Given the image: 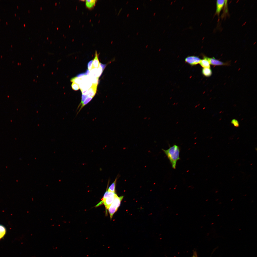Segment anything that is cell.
<instances>
[{"label":"cell","mask_w":257,"mask_h":257,"mask_svg":"<svg viewBox=\"0 0 257 257\" xmlns=\"http://www.w3.org/2000/svg\"><path fill=\"white\" fill-rule=\"evenodd\" d=\"M219 215H217V216H219Z\"/></svg>","instance_id":"cell-32"},{"label":"cell","mask_w":257,"mask_h":257,"mask_svg":"<svg viewBox=\"0 0 257 257\" xmlns=\"http://www.w3.org/2000/svg\"><path fill=\"white\" fill-rule=\"evenodd\" d=\"M129 37V35H128V37Z\"/></svg>","instance_id":"cell-33"},{"label":"cell","mask_w":257,"mask_h":257,"mask_svg":"<svg viewBox=\"0 0 257 257\" xmlns=\"http://www.w3.org/2000/svg\"><path fill=\"white\" fill-rule=\"evenodd\" d=\"M97 1L96 0H85V5L88 9L91 10L95 6Z\"/></svg>","instance_id":"cell-10"},{"label":"cell","mask_w":257,"mask_h":257,"mask_svg":"<svg viewBox=\"0 0 257 257\" xmlns=\"http://www.w3.org/2000/svg\"><path fill=\"white\" fill-rule=\"evenodd\" d=\"M231 123L234 126L236 127H238L239 126L238 121L235 119L232 120L231 121Z\"/></svg>","instance_id":"cell-18"},{"label":"cell","mask_w":257,"mask_h":257,"mask_svg":"<svg viewBox=\"0 0 257 257\" xmlns=\"http://www.w3.org/2000/svg\"><path fill=\"white\" fill-rule=\"evenodd\" d=\"M97 85L92 84L91 87L88 89L87 94L89 96L93 97L97 91Z\"/></svg>","instance_id":"cell-8"},{"label":"cell","mask_w":257,"mask_h":257,"mask_svg":"<svg viewBox=\"0 0 257 257\" xmlns=\"http://www.w3.org/2000/svg\"><path fill=\"white\" fill-rule=\"evenodd\" d=\"M148 45H146V48H147V47H148Z\"/></svg>","instance_id":"cell-26"},{"label":"cell","mask_w":257,"mask_h":257,"mask_svg":"<svg viewBox=\"0 0 257 257\" xmlns=\"http://www.w3.org/2000/svg\"><path fill=\"white\" fill-rule=\"evenodd\" d=\"M162 150L169 160L172 168L175 169L177 162L180 159V150L179 147L175 144L170 147L167 149L165 150L162 149Z\"/></svg>","instance_id":"cell-1"},{"label":"cell","mask_w":257,"mask_h":257,"mask_svg":"<svg viewBox=\"0 0 257 257\" xmlns=\"http://www.w3.org/2000/svg\"><path fill=\"white\" fill-rule=\"evenodd\" d=\"M99 54L96 51L95 56L92 63V69L97 68H99V65L100 63L98 58Z\"/></svg>","instance_id":"cell-9"},{"label":"cell","mask_w":257,"mask_h":257,"mask_svg":"<svg viewBox=\"0 0 257 257\" xmlns=\"http://www.w3.org/2000/svg\"><path fill=\"white\" fill-rule=\"evenodd\" d=\"M138 7L137 8V10H138Z\"/></svg>","instance_id":"cell-28"},{"label":"cell","mask_w":257,"mask_h":257,"mask_svg":"<svg viewBox=\"0 0 257 257\" xmlns=\"http://www.w3.org/2000/svg\"><path fill=\"white\" fill-rule=\"evenodd\" d=\"M191 257H198L196 251H194L193 252V255Z\"/></svg>","instance_id":"cell-22"},{"label":"cell","mask_w":257,"mask_h":257,"mask_svg":"<svg viewBox=\"0 0 257 257\" xmlns=\"http://www.w3.org/2000/svg\"><path fill=\"white\" fill-rule=\"evenodd\" d=\"M89 73H90V71H89V70L88 69H87L86 70L85 72V74L86 76L88 75L89 74Z\"/></svg>","instance_id":"cell-23"},{"label":"cell","mask_w":257,"mask_h":257,"mask_svg":"<svg viewBox=\"0 0 257 257\" xmlns=\"http://www.w3.org/2000/svg\"><path fill=\"white\" fill-rule=\"evenodd\" d=\"M123 197V196L119 197L116 194L114 201L108 209L111 219L114 214L118 210Z\"/></svg>","instance_id":"cell-3"},{"label":"cell","mask_w":257,"mask_h":257,"mask_svg":"<svg viewBox=\"0 0 257 257\" xmlns=\"http://www.w3.org/2000/svg\"><path fill=\"white\" fill-rule=\"evenodd\" d=\"M122 9V8H121L120 10H119V13H118V15H119V14L120 13V12L121 11Z\"/></svg>","instance_id":"cell-24"},{"label":"cell","mask_w":257,"mask_h":257,"mask_svg":"<svg viewBox=\"0 0 257 257\" xmlns=\"http://www.w3.org/2000/svg\"><path fill=\"white\" fill-rule=\"evenodd\" d=\"M128 1H127V3H126V4H127V3H128Z\"/></svg>","instance_id":"cell-29"},{"label":"cell","mask_w":257,"mask_h":257,"mask_svg":"<svg viewBox=\"0 0 257 257\" xmlns=\"http://www.w3.org/2000/svg\"><path fill=\"white\" fill-rule=\"evenodd\" d=\"M6 229L5 227L0 224V240L5 235L6 233Z\"/></svg>","instance_id":"cell-14"},{"label":"cell","mask_w":257,"mask_h":257,"mask_svg":"<svg viewBox=\"0 0 257 257\" xmlns=\"http://www.w3.org/2000/svg\"><path fill=\"white\" fill-rule=\"evenodd\" d=\"M89 97V96L87 94H82V95L81 101L80 103L79 104V105L78 107H79L81 105V104L84 102Z\"/></svg>","instance_id":"cell-17"},{"label":"cell","mask_w":257,"mask_h":257,"mask_svg":"<svg viewBox=\"0 0 257 257\" xmlns=\"http://www.w3.org/2000/svg\"><path fill=\"white\" fill-rule=\"evenodd\" d=\"M201 60L198 57L194 56H188L185 59V62L192 66L199 63Z\"/></svg>","instance_id":"cell-4"},{"label":"cell","mask_w":257,"mask_h":257,"mask_svg":"<svg viewBox=\"0 0 257 257\" xmlns=\"http://www.w3.org/2000/svg\"><path fill=\"white\" fill-rule=\"evenodd\" d=\"M232 200H233V199H232V200H231V201H232Z\"/></svg>","instance_id":"cell-31"},{"label":"cell","mask_w":257,"mask_h":257,"mask_svg":"<svg viewBox=\"0 0 257 257\" xmlns=\"http://www.w3.org/2000/svg\"><path fill=\"white\" fill-rule=\"evenodd\" d=\"M107 187L106 191L101 199V201L96 206V207H97L102 204H104L106 208V212H107V210L114 201L116 194L115 192H113L108 191V186Z\"/></svg>","instance_id":"cell-2"},{"label":"cell","mask_w":257,"mask_h":257,"mask_svg":"<svg viewBox=\"0 0 257 257\" xmlns=\"http://www.w3.org/2000/svg\"><path fill=\"white\" fill-rule=\"evenodd\" d=\"M72 89L74 90L77 91L80 88L79 85L77 84L73 83L71 85Z\"/></svg>","instance_id":"cell-16"},{"label":"cell","mask_w":257,"mask_h":257,"mask_svg":"<svg viewBox=\"0 0 257 257\" xmlns=\"http://www.w3.org/2000/svg\"><path fill=\"white\" fill-rule=\"evenodd\" d=\"M93 98V97L91 96H89L82 103L81 105L78 107H79L80 106L79 112L84 106L88 103Z\"/></svg>","instance_id":"cell-13"},{"label":"cell","mask_w":257,"mask_h":257,"mask_svg":"<svg viewBox=\"0 0 257 257\" xmlns=\"http://www.w3.org/2000/svg\"><path fill=\"white\" fill-rule=\"evenodd\" d=\"M86 76L85 73H82L78 74L76 76L79 79H81Z\"/></svg>","instance_id":"cell-20"},{"label":"cell","mask_w":257,"mask_h":257,"mask_svg":"<svg viewBox=\"0 0 257 257\" xmlns=\"http://www.w3.org/2000/svg\"><path fill=\"white\" fill-rule=\"evenodd\" d=\"M138 32H137V35H138Z\"/></svg>","instance_id":"cell-27"},{"label":"cell","mask_w":257,"mask_h":257,"mask_svg":"<svg viewBox=\"0 0 257 257\" xmlns=\"http://www.w3.org/2000/svg\"><path fill=\"white\" fill-rule=\"evenodd\" d=\"M209 60L210 64L214 66H222L228 64L227 63H224L215 59L214 57L209 58Z\"/></svg>","instance_id":"cell-5"},{"label":"cell","mask_w":257,"mask_h":257,"mask_svg":"<svg viewBox=\"0 0 257 257\" xmlns=\"http://www.w3.org/2000/svg\"><path fill=\"white\" fill-rule=\"evenodd\" d=\"M202 73L204 76L209 77L211 76L212 72L210 68H203L202 69Z\"/></svg>","instance_id":"cell-11"},{"label":"cell","mask_w":257,"mask_h":257,"mask_svg":"<svg viewBox=\"0 0 257 257\" xmlns=\"http://www.w3.org/2000/svg\"><path fill=\"white\" fill-rule=\"evenodd\" d=\"M214 223H212V224H214Z\"/></svg>","instance_id":"cell-30"},{"label":"cell","mask_w":257,"mask_h":257,"mask_svg":"<svg viewBox=\"0 0 257 257\" xmlns=\"http://www.w3.org/2000/svg\"><path fill=\"white\" fill-rule=\"evenodd\" d=\"M199 64L203 68H210V64L209 60V58L204 56L203 59H201Z\"/></svg>","instance_id":"cell-7"},{"label":"cell","mask_w":257,"mask_h":257,"mask_svg":"<svg viewBox=\"0 0 257 257\" xmlns=\"http://www.w3.org/2000/svg\"><path fill=\"white\" fill-rule=\"evenodd\" d=\"M118 177H117L116 178L114 181L109 186L108 189V190L109 191L113 192H115V188Z\"/></svg>","instance_id":"cell-12"},{"label":"cell","mask_w":257,"mask_h":257,"mask_svg":"<svg viewBox=\"0 0 257 257\" xmlns=\"http://www.w3.org/2000/svg\"><path fill=\"white\" fill-rule=\"evenodd\" d=\"M129 14H127V17H129Z\"/></svg>","instance_id":"cell-25"},{"label":"cell","mask_w":257,"mask_h":257,"mask_svg":"<svg viewBox=\"0 0 257 257\" xmlns=\"http://www.w3.org/2000/svg\"><path fill=\"white\" fill-rule=\"evenodd\" d=\"M70 81L78 84H80L82 81V79H79L77 77H76L70 79Z\"/></svg>","instance_id":"cell-15"},{"label":"cell","mask_w":257,"mask_h":257,"mask_svg":"<svg viewBox=\"0 0 257 257\" xmlns=\"http://www.w3.org/2000/svg\"><path fill=\"white\" fill-rule=\"evenodd\" d=\"M93 60H92L89 61L87 64V67L88 69L90 71L92 69V62Z\"/></svg>","instance_id":"cell-19"},{"label":"cell","mask_w":257,"mask_h":257,"mask_svg":"<svg viewBox=\"0 0 257 257\" xmlns=\"http://www.w3.org/2000/svg\"><path fill=\"white\" fill-rule=\"evenodd\" d=\"M225 2V0H217L216 9V13L217 15H219Z\"/></svg>","instance_id":"cell-6"},{"label":"cell","mask_w":257,"mask_h":257,"mask_svg":"<svg viewBox=\"0 0 257 257\" xmlns=\"http://www.w3.org/2000/svg\"><path fill=\"white\" fill-rule=\"evenodd\" d=\"M106 66V64H103L100 63L99 66L101 68L103 72Z\"/></svg>","instance_id":"cell-21"}]
</instances>
